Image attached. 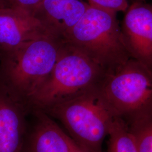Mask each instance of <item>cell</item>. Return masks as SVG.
<instances>
[{
  "label": "cell",
  "mask_w": 152,
  "mask_h": 152,
  "mask_svg": "<svg viewBox=\"0 0 152 152\" xmlns=\"http://www.w3.org/2000/svg\"><path fill=\"white\" fill-rule=\"evenodd\" d=\"M65 44L62 38L48 36L0 51V82L27 104L49 77Z\"/></svg>",
  "instance_id": "cell-1"
},
{
  "label": "cell",
  "mask_w": 152,
  "mask_h": 152,
  "mask_svg": "<svg viewBox=\"0 0 152 152\" xmlns=\"http://www.w3.org/2000/svg\"><path fill=\"white\" fill-rule=\"evenodd\" d=\"M103 68L113 71L131 58L117 13L88 5L81 19L63 38Z\"/></svg>",
  "instance_id": "cell-2"
},
{
  "label": "cell",
  "mask_w": 152,
  "mask_h": 152,
  "mask_svg": "<svg viewBox=\"0 0 152 152\" xmlns=\"http://www.w3.org/2000/svg\"><path fill=\"white\" fill-rule=\"evenodd\" d=\"M43 111L59 120L71 139L87 152H103L104 141L118 118L98 86Z\"/></svg>",
  "instance_id": "cell-3"
},
{
  "label": "cell",
  "mask_w": 152,
  "mask_h": 152,
  "mask_svg": "<svg viewBox=\"0 0 152 152\" xmlns=\"http://www.w3.org/2000/svg\"><path fill=\"white\" fill-rule=\"evenodd\" d=\"M98 88L115 116L128 126L152 118V71L131 58L106 72Z\"/></svg>",
  "instance_id": "cell-4"
},
{
  "label": "cell",
  "mask_w": 152,
  "mask_h": 152,
  "mask_svg": "<svg viewBox=\"0 0 152 152\" xmlns=\"http://www.w3.org/2000/svg\"><path fill=\"white\" fill-rule=\"evenodd\" d=\"M105 73L86 55L65 42L51 72L28 105L44 110L97 86Z\"/></svg>",
  "instance_id": "cell-5"
},
{
  "label": "cell",
  "mask_w": 152,
  "mask_h": 152,
  "mask_svg": "<svg viewBox=\"0 0 152 152\" xmlns=\"http://www.w3.org/2000/svg\"><path fill=\"white\" fill-rule=\"evenodd\" d=\"M121 29L131 58L152 71V4L132 1L125 11Z\"/></svg>",
  "instance_id": "cell-6"
},
{
  "label": "cell",
  "mask_w": 152,
  "mask_h": 152,
  "mask_svg": "<svg viewBox=\"0 0 152 152\" xmlns=\"http://www.w3.org/2000/svg\"><path fill=\"white\" fill-rule=\"evenodd\" d=\"M48 36H57L32 12L7 6L0 8L1 52Z\"/></svg>",
  "instance_id": "cell-7"
},
{
  "label": "cell",
  "mask_w": 152,
  "mask_h": 152,
  "mask_svg": "<svg viewBox=\"0 0 152 152\" xmlns=\"http://www.w3.org/2000/svg\"><path fill=\"white\" fill-rule=\"evenodd\" d=\"M27 106L0 82V152H22Z\"/></svg>",
  "instance_id": "cell-8"
},
{
  "label": "cell",
  "mask_w": 152,
  "mask_h": 152,
  "mask_svg": "<svg viewBox=\"0 0 152 152\" xmlns=\"http://www.w3.org/2000/svg\"><path fill=\"white\" fill-rule=\"evenodd\" d=\"M88 5L83 0H44L33 14L63 39L81 19Z\"/></svg>",
  "instance_id": "cell-9"
},
{
  "label": "cell",
  "mask_w": 152,
  "mask_h": 152,
  "mask_svg": "<svg viewBox=\"0 0 152 152\" xmlns=\"http://www.w3.org/2000/svg\"><path fill=\"white\" fill-rule=\"evenodd\" d=\"M36 122L21 152H71L69 136L40 109H34Z\"/></svg>",
  "instance_id": "cell-10"
},
{
  "label": "cell",
  "mask_w": 152,
  "mask_h": 152,
  "mask_svg": "<svg viewBox=\"0 0 152 152\" xmlns=\"http://www.w3.org/2000/svg\"><path fill=\"white\" fill-rule=\"evenodd\" d=\"M108 137L106 152H137L129 126L122 119H115Z\"/></svg>",
  "instance_id": "cell-11"
},
{
  "label": "cell",
  "mask_w": 152,
  "mask_h": 152,
  "mask_svg": "<svg viewBox=\"0 0 152 152\" xmlns=\"http://www.w3.org/2000/svg\"><path fill=\"white\" fill-rule=\"evenodd\" d=\"M137 152H152V118L128 126Z\"/></svg>",
  "instance_id": "cell-12"
},
{
  "label": "cell",
  "mask_w": 152,
  "mask_h": 152,
  "mask_svg": "<svg viewBox=\"0 0 152 152\" xmlns=\"http://www.w3.org/2000/svg\"><path fill=\"white\" fill-rule=\"evenodd\" d=\"M90 5L117 13L118 12H125L130 5L129 0H87Z\"/></svg>",
  "instance_id": "cell-13"
},
{
  "label": "cell",
  "mask_w": 152,
  "mask_h": 152,
  "mask_svg": "<svg viewBox=\"0 0 152 152\" xmlns=\"http://www.w3.org/2000/svg\"><path fill=\"white\" fill-rule=\"evenodd\" d=\"M5 6L22 9L32 12L44 0H4Z\"/></svg>",
  "instance_id": "cell-14"
},
{
  "label": "cell",
  "mask_w": 152,
  "mask_h": 152,
  "mask_svg": "<svg viewBox=\"0 0 152 152\" xmlns=\"http://www.w3.org/2000/svg\"><path fill=\"white\" fill-rule=\"evenodd\" d=\"M69 141H70L71 152H87L86 151H85V149L82 148L81 147L77 145L70 137H69Z\"/></svg>",
  "instance_id": "cell-15"
},
{
  "label": "cell",
  "mask_w": 152,
  "mask_h": 152,
  "mask_svg": "<svg viewBox=\"0 0 152 152\" xmlns=\"http://www.w3.org/2000/svg\"><path fill=\"white\" fill-rule=\"evenodd\" d=\"M5 6V3H4V0H0V8L1 7H4Z\"/></svg>",
  "instance_id": "cell-16"
},
{
  "label": "cell",
  "mask_w": 152,
  "mask_h": 152,
  "mask_svg": "<svg viewBox=\"0 0 152 152\" xmlns=\"http://www.w3.org/2000/svg\"><path fill=\"white\" fill-rule=\"evenodd\" d=\"M133 1H139V2H144V1H146V0H133Z\"/></svg>",
  "instance_id": "cell-17"
}]
</instances>
